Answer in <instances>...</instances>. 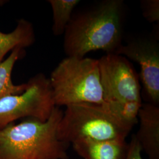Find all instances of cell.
I'll return each mask as SVG.
<instances>
[{
    "label": "cell",
    "mask_w": 159,
    "mask_h": 159,
    "mask_svg": "<svg viewBox=\"0 0 159 159\" xmlns=\"http://www.w3.org/2000/svg\"><path fill=\"white\" fill-rule=\"evenodd\" d=\"M119 54L138 63L139 79L148 102L159 106V43L152 37H139L120 47Z\"/></svg>",
    "instance_id": "52a82bcc"
},
{
    "label": "cell",
    "mask_w": 159,
    "mask_h": 159,
    "mask_svg": "<svg viewBox=\"0 0 159 159\" xmlns=\"http://www.w3.org/2000/svg\"><path fill=\"white\" fill-rule=\"evenodd\" d=\"M71 146L83 159H127L129 150V143L125 140L81 141Z\"/></svg>",
    "instance_id": "9c48e42d"
},
{
    "label": "cell",
    "mask_w": 159,
    "mask_h": 159,
    "mask_svg": "<svg viewBox=\"0 0 159 159\" xmlns=\"http://www.w3.org/2000/svg\"><path fill=\"white\" fill-rule=\"evenodd\" d=\"M55 106L104 104L98 59L67 57L49 78Z\"/></svg>",
    "instance_id": "277c9868"
},
{
    "label": "cell",
    "mask_w": 159,
    "mask_h": 159,
    "mask_svg": "<svg viewBox=\"0 0 159 159\" xmlns=\"http://www.w3.org/2000/svg\"><path fill=\"white\" fill-rule=\"evenodd\" d=\"M137 118L139 129L134 134L148 159H159V106L153 104L143 103Z\"/></svg>",
    "instance_id": "ba28073f"
},
{
    "label": "cell",
    "mask_w": 159,
    "mask_h": 159,
    "mask_svg": "<svg viewBox=\"0 0 159 159\" xmlns=\"http://www.w3.org/2000/svg\"><path fill=\"white\" fill-rule=\"evenodd\" d=\"M66 107L57 133L59 139L69 145L81 141L125 140L134 126L104 104L82 103Z\"/></svg>",
    "instance_id": "3957f363"
},
{
    "label": "cell",
    "mask_w": 159,
    "mask_h": 159,
    "mask_svg": "<svg viewBox=\"0 0 159 159\" xmlns=\"http://www.w3.org/2000/svg\"><path fill=\"white\" fill-rule=\"evenodd\" d=\"M129 143V150L127 159H143L142 156V149L134 136H132Z\"/></svg>",
    "instance_id": "5bb4252c"
},
{
    "label": "cell",
    "mask_w": 159,
    "mask_h": 159,
    "mask_svg": "<svg viewBox=\"0 0 159 159\" xmlns=\"http://www.w3.org/2000/svg\"><path fill=\"white\" fill-rule=\"evenodd\" d=\"M141 8L143 17L149 23L159 22V0H143Z\"/></svg>",
    "instance_id": "4fadbf2b"
},
{
    "label": "cell",
    "mask_w": 159,
    "mask_h": 159,
    "mask_svg": "<svg viewBox=\"0 0 159 159\" xmlns=\"http://www.w3.org/2000/svg\"><path fill=\"white\" fill-rule=\"evenodd\" d=\"M124 2L106 0L73 16L64 34L67 57L83 58L92 51L115 54L122 44Z\"/></svg>",
    "instance_id": "6da1fadb"
},
{
    "label": "cell",
    "mask_w": 159,
    "mask_h": 159,
    "mask_svg": "<svg viewBox=\"0 0 159 159\" xmlns=\"http://www.w3.org/2000/svg\"><path fill=\"white\" fill-rule=\"evenodd\" d=\"M25 54V49L16 48L6 60L0 63V99L10 95L20 94L26 90L27 83L16 85L13 83L11 79L15 64Z\"/></svg>",
    "instance_id": "8fae6325"
},
{
    "label": "cell",
    "mask_w": 159,
    "mask_h": 159,
    "mask_svg": "<svg viewBox=\"0 0 159 159\" xmlns=\"http://www.w3.org/2000/svg\"><path fill=\"white\" fill-rule=\"evenodd\" d=\"M79 0H48L52 12V31L56 36L64 34Z\"/></svg>",
    "instance_id": "7c38bea8"
},
{
    "label": "cell",
    "mask_w": 159,
    "mask_h": 159,
    "mask_svg": "<svg viewBox=\"0 0 159 159\" xmlns=\"http://www.w3.org/2000/svg\"><path fill=\"white\" fill-rule=\"evenodd\" d=\"M35 41L33 25L25 19L18 20L16 29L11 33H4L0 31V63L8 52L16 48L25 49L32 46Z\"/></svg>",
    "instance_id": "30bf717a"
},
{
    "label": "cell",
    "mask_w": 159,
    "mask_h": 159,
    "mask_svg": "<svg viewBox=\"0 0 159 159\" xmlns=\"http://www.w3.org/2000/svg\"><path fill=\"white\" fill-rule=\"evenodd\" d=\"M27 83L21 94L0 99V130L20 119L46 121L50 118L56 106L49 78L38 73Z\"/></svg>",
    "instance_id": "8992f818"
},
{
    "label": "cell",
    "mask_w": 159,
    "mask_h": 159,
    "mask_svg": "<svg viewBox=\"0 0 159 159\" xmlns=\"http://www.w3.org/2000/svg\"><path fill=\"white\" fill-rule=\"evenodd\" d=\"M104 104L134 125L143 102L140 79L130 62L122 56L106 54L98 59Z\"/></svg>",
    "instance_id": "5b68a950"
},
{
    "label": "cell",
    "mask_w": 159,
    "mask_h": 159,
    "mask_svg": "<svg viewBox=\"0 0 159 159\" xmlns=\"http://www.w3.org/2000/svg\"><path fill=\"white\" fill-rule=\"evenodd\" d=\"M63 111L56 106L46 121L27 119L0 130V159H68L70 145L57 133Z\"/></svg>",
    "instance_id": "7a4b0ae2"
}]
</instances>
